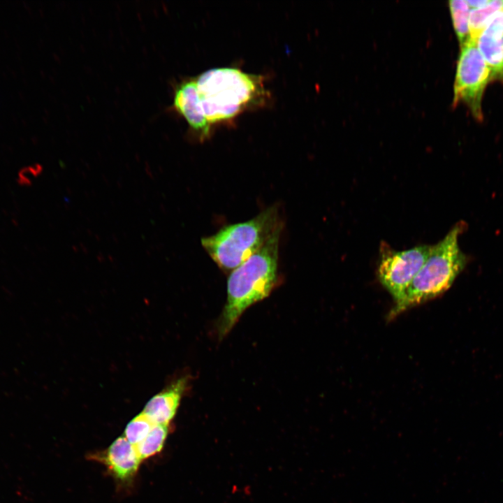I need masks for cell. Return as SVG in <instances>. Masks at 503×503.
<instances>
[{
  "mask_svg": "<svg viewBox=\"0 0 503 503\" xmlns=\"http://www.w3.org/2000/svg\"><path fill=\"white\" fill-rule=\"evenodd\" d=\"M488 1H489V0H475V1L467 0V1L470 9L479 8V7L486 4Z\"/></svg>",
  "mask_w": 503,
  "mask_h": 503,
  "instance_id": "9a60e30c",
  "label": "cell"
},
{
  "mask_svg": "<svg viewBox=\"0 0 503 503\" xmlns=\"http://www.w3.org/2000/svg\"><path fill=\"white\" fill-rule=\"evenodd\" d=\"M476 43L490 69L491 80L503 79V9L488 22Z\"/></svg>",
  "mask_w": 503,
  "mask_h": 503,
  "instance_id": "ba28073f",
  "label": "cell"
},
{
  "mask_svg": "<svg viewBox=\"0 0 503 503\" xmlns=\"http://www.w3.org/2000/svg\"><path fill=\"white\" fill-rule=\"evenodd\" d=\"M279 226L255 254L231 272L227 282V299L218 331L224 337L245 310L270 293L278 279Z\"/></svg>",
  "mask_w": 503,
  "mask_h": 503,
  "instance_id": "7a4b0ae2",
  "label": "cell"
},
{
  "mask_svg": "<svg viewBox=\"0 0 503 503\" xmlns=\"http://www.w3.org/2000/svg\"><path fill=\"white\" fill-rule=\"evenodd\" d=\"M502 9L503 0H489L479 8L471 9L469 16L470 39L476 41L488 22Z\"/></svg>",
  "mask_w": 503,
  "mask_h": 503,
  "instance_id": "8fae6325",
  "label": "cell"
},
{
  "mask_svg": "<svg viewBox=\"0 0 503 503\" xmlns=\"http://www.w3.org/2000/svg\"><path fill=\"white\" fill-rule=\"evenodd\" d=\"M156 424L144 413L132 419L124 430V437L133 446L143 441Z\"/></svg>",
  "mask_w": 503,
  "mask_h": 503,
  "instance_id": "5bb4252c",
  "label": "cell"
},
{
  "mask_svg": "<svg viewBox=\"0 0 503 503\" xmlns=\"http://www.w3.org/2000/svg\"><path fill=\"white\" fill-rule=\"evenodd\" d=\"M118 479L128 480L136 472L140 460L133 444L120 437L98 458Z\"/></svg>",
  "mask_w": 503,
  "mask_h": 503,
  "instance_id": "9c48e42d",
  "label": "cell"
},
{
  "mask_svg": "<svg viewBox=\"0 0 503 503\" xmlns=\"http://www.w3.org/2000/svg\"><path fill=\"white\" fill-rule=\"evenodd\" d=\"M173 105L201 140L211 135L212 127L201 108L194 78L185 80L177 85Z\"/></svg>",
  "mask_w": 503,
  "mask_h": 503,
  "instance_id": "52a82bcc",
  "label": "cell"
},
{
  "mask_svg": "<svg viewBox=\"0 0 503 503\" xmlns=\"http://www.w3.org/2000/svg\"><path fill=\"white\" fill-rule=\"evenodd\" d=\"M491 81L490 69L480 53L476 41L469 39L461 46L454 82V106L464 103L474 118L482 120L481 101Z\"/></svg>",
  "mask_w": 503,
  "mask_h": 503,
  "instance_id": "5b68a950",
  "label": "cell"
},
{
  "mask_svg": "<svg viewBox=\"0 0 503 503\" xmlns=\"http://www.w3.org/2000/svg\"><path fill=\"white\" fill-rule=\"evenodd\" d=\"M454 30L460 47L470 39L469 16L470 8L465 0H452L449 2Z\"/></svg>",
  "mask_w": 503,
  "mask_h": 503,
  "instance_id": "7c38bea8",
  "label": "cell"
},
{
  "mask_svg": "<svg viewBox=\"0 0 503 503\" xmlns=\"http://www.w3.org/2000/svg\"><path fill=\"white\" fill-rule=\"evenodd\" d=\"M168 434V424H156L147 436L134 446L136 453L143 460L159 452Z\"/></svg>",
  "mask_w": 503,
  "mask_h": 503,
  "instance_id": "4fadbf2b",
  "label": "cell"
},
{
  "mask_svg": "<svg viewBox=\"0 0 503 503\" xmlns=\"http://www.w3.org/2000/svg\"><path fill=\"white\" fill-rule=\"evenodd\" d=\"M187 386V379H180L154 395L143 411L155 424H168L174 417Z\"/></svg>",
  "mask_w": 503,
  "mask_h": 503,
  "instance_id": "30bf717a",
  "label": "cell"
},
{
  "mask_svg": "<svg viewBox=\"0 0 503 503\" xmlns=\"http://www.w3.org/2000/svg\"><path fill=\"white\" fill-rule=\"evenodd\" d=\"M466 228V223L459 221L440 241L431 246L421 270L403 296L395 302L389 319L442 295L451 286L468 262V257L458 243L460 235Z\"/></svg>",
  "mask_w": 503,
  "mask_h": 503,
  "instance_id": "3957f363",
  "label": "cell"
},
{
  "mask_svg": "<svg viewBox=\"0 0 503 503\" xmlns=\"http://www.w3.org/2000/svg\"><path fill=\"white\" fill-rule=\"evenodd\" d=\"M432 245H420L402 251L383 247L377 276L382 286L398 301L428 257Z\"/></svg>",
  "mask_w": 503,
  "mask_h": 503,
  "instance_id": "8992f818",
  "label": "cell"
},
{
  "mask_svg": "<svg viewBox=\"0 0 503 503\" xmlns=\"http://www.w3.org/2000/svg\"><path fill=\"white\" fill-rule=\"evenodd\" d=\"M201 108L209 124L228 122L270 99L263 76L234 67L207 70L194 78Z\"/></svg>",
  "mask_w": 503,
  "mask_h": 503,
  "instance_id": "6da1fadb",
  "label": "cell"
},
{
  "mask_svg": "<svg viewBox=\"0 0 503 503\" xmlns=\"http://www.w3.org/2000/svg\"><path fill=\"white\" fill-rule=\"evenodd\" d=\"M281 226L279 207L273 205L248 221L227 225L203 238L201 244L220 269L231 272L258 252Z\"/></svg>",
  "mask_w": 503,
  "mask_h": 503,
  "instance_id": "277c9868",
  "label": "cell"
}]
</instances>
